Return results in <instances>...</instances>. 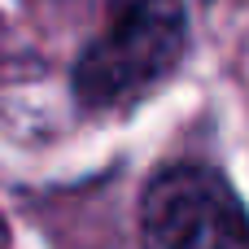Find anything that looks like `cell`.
I'll return each instance as SVG.
<instances>
[{
  "label": "cell",
  "mask_w": 249,
  "mask_h": 249,
  "mask_svg": "<svg viewBox=\"0 0 249 249\" xmlns=\"http://www.w3.org/2000/svg\"><path fill=\"white\" fill-rule=\"evenodd\" d=\"M188 53V18L179 0H131L74 66L83 109H118L162 88Z\"/></svg>",
  "instance_id": "cell-1"
},
{
  "label": "cell",
  "mask_w": 249,
  "mask_h": 249,
  "mask_svg": "<svg viewBox=\"0 0 249 249\" xmlns=\"http://www.w3.org/2000/svg\"><path fill=\"white\" fill-rule=\"evenodd\" d=\"M144 249H249V214L219 171L166 166L140 197Z\"/></svg>",
  "instance_id": "cell-2"
}]
</instances>
